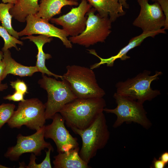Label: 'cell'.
Listing matches in <instances>:
<instances>
[{
  "mask_svg": "<svg viewBox=\"0 0 168 168\" xmlns=\"http://www.w3.org/2000/svg\"><path fill=\"white\" fill-rule=\"evenodd\" d=\"M106 106L103 98H77L65 105L59 112L68 127L84 130L103 112Z\"/></svg>",
  "mask_w": 168,
  "mask_h": 168,
  "instance_id": "obj_1",
  "label": "cell"
},
{
  "mask_svg": "<svg viewBox=\"0 0 168 168\" xmlns=\"http://www.w3.org/2000/svg\"><path fill=\"white\" fill-rule=\"evenodd\" d=\"M70 128L81 138L82 145L79 155L88 164L96 155L98 151L105 147L110 137V132L103 112L85 129L80 130L74 127Z\"/></svg>",
  "mask_w": 168,
  "mask_h": 168,
  "instance_id": "obj_2",
  "label": "cell"
},
{
  "mask_svg": "<svg viewBox=\"0 0 168 168\" xmlns=\"http://www.w3.org/2000/svg\"><path fill=\"white\" fill-rule=\"evenodd\" d=\"M66 69L62 79L68 82L77 98H103L105 94L97 83L92 69L75 65H68Z\"/></svg>",
  "mask_w": 168,
  "mask_h": 168,
  "instance_id": "obj_3",
  "label": "cell"
},
{
  "mask_svg": "<svg viewBox=\"0 0 168 168\" xmlns=\"http://www.w3.org/2000/svg\"><path fill=\"white\" fill-rule=\"evenodd\" d=\"M151 71L145 70L136 76L124 81H120L116 85V93L143 104L146 101L152 100L161 94L159 90H153L151 84L159 79L162 74L156 71L151 75Z\"/></svg>",
  "mask_w": 168,
  "mask_h": 168,
  "instance_id": "obj_4",
  "label": "cell"
},
{
  "mask_svg": "<svg viewBox=\"0 0 168 168\" xmlns=\"http://www.w3.org/2000/svg\"><path fill=\"white\" fill-rule=\"evenodd\" d=\"M38 83L48 94L47 102L44 104L46 120L52 119L65 105L77 98L68 82L64 79L58 81L42 74Z\"/></svg>",
  "mask_w": 168,
  "mask_h": 168,
  "instance_id": "obj_5",
  "label": "cell"
},
{
  "mask_svg": "<svg viewBox=\"0 0 168 168\" xmlns=\"http://www.w3.org/2000/svg\"><path fill=\"white\" fill-rule=\"evenodd\" d=\"M113 97L117 106L113 109L105 108L103 111L116 115L117 119L113 125L114 128L118 127L124 123L132 122L140 125L146 129L151 128L152 124L147 117L143 104L116 92Z\"/></svg>",
  "mask_w": 168,
  "mask_h": 168,
  "instance_id": "obj_6",
  "label": "cell"
},
{
  "mask_svg": "<svg viewBox=\"0 0 168 168\" xmlns=\"http://www.w3.org/2000/svg\"><path fill=\"white\" fill-rule=\"evenodd\" d=\"M45 106L39 99L33 98L20 102L17 110L7 123L11 128H20L25 125L37 131L44 125L46 122Z\"/></svg>",
  "mask_w": 168,
  "mask_h": 168,
  "instance_id": "obj_7",
  "label": "cell"
},
{
  "mask_svg": "<svg viewBox=\"0 0 168 168\" xmlns=\"http://www.w3.org/2000/svg\"><path fill=\"white\" fill-rule=\"evenodd\" d=\"M91 8L87 13L88 16L84 30L78 35L70 37L71 43L88 47L98 42H104L111 32L112 22L108 17H102Z\"/></svg>",
  "mask_w": 168,
  "mask_h": 168,
  "instance_id": "obj_8",
  "label": "cell"
},
{
  "mask_svg": "<svg viewBox=\"0 0 168 168\" xmlns=\"http://www.w3.org/2000/svg\"><path fill=\"white\" fill-rule=\"evenodd\" d=\"M44 126L30 135L24 136L18 134L16 145L8 148L4 154L5 157L12 161H16L23 154L30 153L38 156L41 155L42 151L45 148H53L49 142L44 140Z\"/></svg>",
  "mask_w": 168,
  "mask_h": 168,
  "instance_id": "obj_9",
  "label": "cell"
},
{
  "mask_svg": "<svg viewBox=\"0 0 168 168\" xmlns=\"http://www.w3.org/2000/svg\"><path fill=\"white\" fill-rule=\"evenodd\" d=\"M52 119L51 124L44 126V136L54 142L58 153L68 152L79 147L77 139L73 137L67 129L61 114H55Z\"/></svg>",
  "mask_w": 168,
  "mask_h": 168,
  "instance_id": "obj_10",
  "label": "cell"
},
{
  "mask_svg": "<svg viewBox=\"0 0 168 168\" xmlns=\"http://www.w3.org/2000/svg\"><path fill=\"white\" fill-rule=\"evenodd\" d=\"M91 7L87 0H82L78 7H72L66 14L50 20L53 23L61 26L69 35L75 36L85 29L87 20L86 15Z\"/></svg>",
  "mask_w": 168,
  "mask_h": 168,
  "instance_id": "obj_11",
  "label": "cell"
},
{
  "mask_svg": "<svg viewBox=\"0 0 168 168\" xmlns=\"http://www.w3.org/2000/svg\"><path fill=\"white\" fill-rule=\"evenodd\" d=\"M140 12L133 25L141 28L143 32L157 31L164 27L165 17L159 4L156 2L150 4L148 0H138Z\"/></svg>",
  "mask_w": 168,
  "mask_h": 168,
  "instance_id": "obj_12",
  "label": "cell"
},
{
  "mask_svg": "<svg viewBox=\"0 0 168 168\" xmlns=\"http://www.w3.org/2000/svg\"><path fill=\"white\" fill-rule=\"evenodd\" d=\"M25 27L18 32L19 36L39 34L49 37L58 38L66 48L71 49L72 45L67 37L69 36L63 29L55 26L49 21L39 17L35 15H29L26 18Z\"/></svg>",
  "mask_w": 168,
  "mask_h": 168,
  "instance_id": "obj_13",
  "label": "cell"
},
{
  "mask_svg": "<svg viewBox=\"0 0 168 168\" xmlns=\"http://www.w3.org/2000/svg\"><path fill=\"white\" fill-rule=\"evenodd\" d=\"M160 33H166L165 30L164 28L157 31L143 32L139 35L132 38L129 40L128 43L122 48L117 54L108 58H102L97 54L95 50L91 52V54L99 58L100 62L92 65L90 68L93 69L99 67L101 65L105 64H106L108 67H112L113 66L114 61L117 59L119 58L122 60L127 59L130 58V57L127 55V54L130 50L140 45L147 38L149 37H154Z\"/></svg>",
  "mask_w": 168,
  "mask_h": 168,
  "instance_id": "obj_14",
  "label": "cell"
},
{
  "mask_svg": "<svg viewBox=\"0 0 168 168\" xmlns=\"http://www.w3.org/2000/svg\"><path fill=\"white\" fill-rule=\"evenodd\" d=\"M21 39H29L36 45L38 52L36 56L37 61L35 66L38 72H41L42 74H46L49 77L53 76L57 79L59 78L61 79L62 78V76L57 75L52 73L48 69L45 65L46 60L52 57L50 54L44 53L43 50V47L46 43L50 42L53 40L52 37H49L42 35L38 36L29 35L23 37Z\"/></svg>",
  "mask_w": 168,
  "mask_h": 168,
  "instance_id": "obj_15",
  "label": "cell"
},
{
  "mask_svg": "<svg viewBox=\"0 0 168 168\" xmlns=\"http://www.w3.org/2000/svg\"><path fill=\"white\" fill-rule=\"evenodd\" d=\"M102 17H108L112 22L125 14L122 5L115 0H87Z\"/></svg>",
  "mask_w": 168,
  "mask_h": 168,
  "instance_id": "obj_16",
  "label": "cell"
},
{
  "mask_svg": "<svg viewBox=\"0 0 168 168\" xmlns=\"http://www.w3.org/2000/svg\"><path fill=\"white\" fill-rule=\"evenodd\" d=\"M79 147L54 156L53 161L54 168H90L88 163L79 155Z\"/></svg>",
  "mask_w": 168,
  "mask_h": 168,
  "instance_id": "obj_17",
  "label": "cell"
},
{
  "mask_svg": "<svg viewBox=\"0 0 168 168\" xmlns=\"http://www.w3.org/2000/svg\"><path fill=\"white\" fill-rule=\"evenodd\" d=\"M77 1L67 0H41L38 12V17L49 21L54 16L60 14L62 8L66 6H77Z\"/></svg>",
  "mask_w": 168,
  "mask_h": 168,
  "instance_id": "obj_18",
  "label": "cell"
},
{
  "mask_svg": "<svg viewBox=\"0 0 168 168\" xmlns=\"http://www.w3.org/2000/svg\"><path fill=\"white\" fill-rule=\"evenodd\" d=\"M3 52V60L5 64L3 79L9 74L24 77L31 76L35 73L38 72L36 66H26L17 62L12 58L9 49Z\"/></svg>",
  "mask_w": 168,
  "mask_h": 168,
  "instance_id": "obj_19",
  "label": "cell"
},
{
  "mask_svg": "<svg viewBox=\"0 0 168 168\" xmlns=\"http://www.w3.org/2000/svg\"><path fill=\"white\" fill-rule=\"evenodd\" d=\"M39 0H17L10 10V13L15 19L24 22L29 15H35L39 8Z\"/></svg>",
  "mask_w": 168,
  "mask_h": 168,
  "instance_id": "obj_20",
  "label": "cell"
},
{
  "mask_svg": "<svg viewBox=\"0 0 168 168\" xmlns=\"http://www.w3.org/2000/svg\"><path fill=\"white\" fill-rule=\"evenodd\" d=\"M11 3H0V21L2 26L4 27L12 35L17 39L19 38L18 32L13 28L12 25V16L10 10L14 6Z\"/></svg>",
  "mask_w": 168,
  "mask_h": 168,
  "instance_id": "obj_21",
  "label": "cell"
},
{
  "mask_svg": "<svg viewBox=\"0 0 168 168\" xmlns=\"http://www.w3.org/2000/svg\"><path fill=\"white\" fill-rule=\"evenodd\" d=\"M0 36L3 40L4 44L2 48V51H5L12 47H14L19 50L16 44L22 45L23 42L11 35L7 30L0 25Z\"/></svg>",
  "mask_w": 168,
  "mask_h": 168,
  "instance_id": "obj_22",
  "label": "cell"
},
{
  "mask_svg": "<svg viewBox=\"0 0 168 168\" xmlns=\"http://www.w3.org/2000/svg\"><path fill=\"white\" fill-rule=\"evenodd\" d=\"M49 148L46 152V156L41 163L37 164L35 162L36 159V156L33 153H31L30 158V161L26 168H51L52 166L50 161V153L51 151L53 152L54 148Z\"/></svg>",
  "mask_w": 168,
  "mask_h": 168,
  "instance_id": "obj_23",
  "label": "cell"
},
{
  "mask_svg": "<svg viewBox=\"0 0 168 168\" xmlns=\"http://www.w3.org/2000/svg\"><path fill=\"white\" fill-rule=\"evenodd\" d=\"M15 107L12 104L3 103L0 105V129L10 119Z\"/></svg>",
  "mask_w": 168,
  "mask_h": 168,
  "instance_id": "obj_24",
  "label": "cell"
},
{
  "mask_svg": "<svg viewBox=\"0 0 168 168\" xmlns=\"http://www.w3.org/2000/svg\"><path fill=\"white\" fill-rule=\"evenodd\" d=\"M10 85L16 91L24 95L27 92V86L23 81L17 79L15 81L11 82Z\"/></svg>",
  "mask_w": 168,
  "mask_h": 168,
  "instance_id": "obj_25",
  "label": "cell"
},
{
  "mask_svg": "<svg viewBox=\"0 0 168 168\" xmlns=\"http://www.w3.org/2000/svg\"><path fill=\"white\" fill-rule=\"evenodd\" d=\"M160 5L165 17L164 29H168V0H158L157 2Z\"/></svg>",
  "mask_w": 168,
  "mask_h": 168,
  "instance_id": "obj_26",
  "label": "cell"
},
{
  "mask_svg": "<svg viewBox=\"0 0 168 168\" xmlns=\"http://www.w3.org/2000/svg\"><path fill=\"white\" fill-rule=\"evenodd\" d=\"M24 95L21 93L15 91L12 95H9L4 97L3 99L14 101H23L25 100L24 98Z\"/></svg>",
  "mask_w": 168,
  "mask_h": 168,
  "instance_id": "obj_27",
  "label": "cell"
},
{
  "mask_svg": "<svg viewBox=\"0 0 168 168\" xmlns=\"http://www.w3.org/2000/svg\"><path fill=\"white\" fill-rule=\"evenodd\" d=\"M164 163L160 159H157L154 157L152 161V168H164L166 166Z\"/></svg>",
  "mask_w": 168,
  "mask_h": 168,
  "instance_id": "obj_28",
  "label": "cell"
},
{
  "mask_svg": "<svg viewBox=\"0 0 168 168\" xmlns=\"http://www.w3.org/2000/svg\"><path fill=\"white\" fill-rule=\"evenodd\" d=\"M5 64L3 60H2L0 62V83L3 80V76L5 71Z\"/></svg>",
  "mask_w": 168,
  "mask_h": 168,
  "instance_id": "obj_29",
  "label": "cell"
},
{
  "mask_svg": "<svg viewBox=\"0 0 168 168\" xmlns=\"http://www.w3.org/2000/svg\"><path fill=\"white\" fill-rule=\"evenodd\" d=\"M160 159L166 165L168 163V152H165L162 153L159 157Z\"/></svg>",
  "mask_w": 168,
  "mask_h": 168,
  "instance_id": "obj_30",
  "label": "cell"
},
{
  "mask_svg": "<svg viewBox=\"0 0 168 168\" xmlns=\"http://www.w3.org/2000/svg\"><path fill=\"white\" fill-rule=\"evenodd\" d=\"M119 2L124 7L126 8H128L129 7L128 5L126 2V0H115Z\"/></svg>",
  "mask_w": 168,
  "mask_h": 168,
  "instance_id": "obj_31",
  "label": "cell"
},
{
  "mask_svg": "<svg viewBox=\"0 0 168 168\" xmlns=\"http://www.w3.org/2000/svg\"><path fill=\"white\" fill-rule=\"evenodd\" d=\"M8 88V85L7 83L2 84L0 83V91H2L7 89Z\"/></svg>",
  "mask_w": 168,
  "mask_h": 168,
  "instance_id": "obj_32",
  "label": "cell"
},
{
  "mask_svg": "<svg viewBox=\"0 0 168 168\" xmlns=\"http://www.w3.org/2000/svg\"><path fill=\"white\" fill-rule=\"evenodd\" d=\"M2 2L5 3H11L14 4L16 2L17 0H1Z\"/></svg>",
  "mask_w": 168,
  "mask_h": 168,
  "instance_id": "obj_33",
  "label": "cell"
},
{
  "mask_svg": "<svg viewBox=\"0 0 168 168\" xmlns=\"http://www.w3.org/2000/svg\"><path fill=\"white\" fill-rule=\"evenodd\" d=\"M3 53L2 51L0 50V62L1 61L3 58Z\"/></svg>",
  "mask_w": 168,
  "mask_h": 168,
  "instance_id": "obj_34",
  "label": "cell"
},
{
  "mask_svg": "<svg viewBox=\"0 0 168 168\" xmlns=\"http://www.w3.org/2000/svg\"><path fill=\"white\" fill-rule=\"evenodd\" d=\"M9 167L4 166L0 164V168H8Z\"/></svg>",
  "mask_w": 168,
  "mask_h": 168,
  "instance_id": "obj_35",
  "label": "cell"
},
{
  "mask_svg": "<svg viewBox=\"0 0 168 168\" xmlns=\"http://www.w3.org/2000/svg\"><path fill=\"white\" fill-rule=\"evenodd\" d=\"M67 0L69 1H77L79 0Z\"/></svg>",
  "mask_w": 168,
  "mask_h": 168,
  "instance_id": "obj_36",
  "label": "cell"
},
{
  "mask_svg": "<svg viewBox=\"0 0 168 168\" xmlns=\"http://www.w3.org/2000/svg\"><path fill=\"white\" fill-rule=\"evenodd\" d=\"M154 1L157 2L158 0H154Z\"/></svg>",
  "mask_w": 168,
  "mask_h": 168,
  "instance_id": "obj_37",
  "label": "cell"
}]
</instances>
